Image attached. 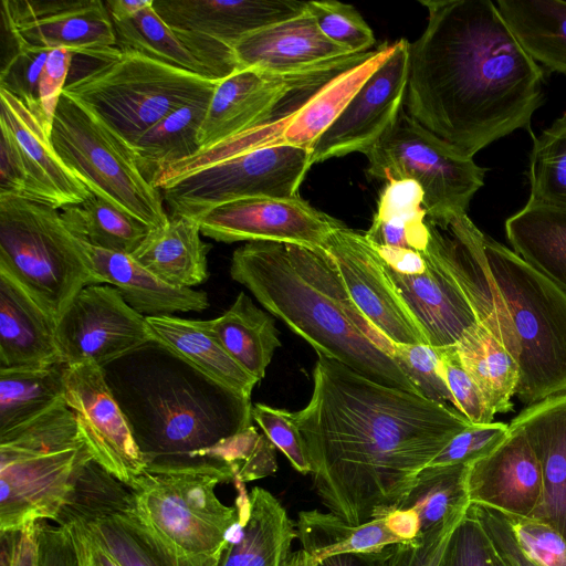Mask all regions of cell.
<instances>
[{
    "mask_svg": "<svg viewBox=\"0 0 566 566\" xmlns=\"http://www.w3.org/2000/svg\"><path fill=\"white\" fill-rule=\"evenodd\" d=\"M293 412L317 496L352 524L387 515L470 421L455 408L378 384L321 355Z\"/></svg>",
    "mask_w": 566,
    "mask_h": 566,
    "instance_id": "1",
    "label": "cell"
},
{
    "mask_svg": "<svg viewBox=\"0 0 566 566\" xmlns=\"http://www.w3.org/2000/svg\"><path fill=\"white\" fill-rule=\"evenodd\" d=\"M428 22L409 44L407 113L472 157L530 125L544 75L491 0H426Z\"/></svg>",
    "mask_w": 566,
    "mask_h": 566,
    "instance_id": "2",
    "label": "cell"
},
{
    "mask_svg": "<svg viewBox=\"0 0 566 566\" xmlns=\"http://www.w3.org/2000/svg\"><path fill=\"white\" fill-rule=\"evenodd\" d=\"M230 275L317 355L420 395L395 360L394 345L352 300L324 247L248 242L233 252Z\"/></svg>",
    "mask_w": 566,
    "mask_h": 566,
    "instance_id": "3",
    "label": "cell"
},
{
    "mask_svg": "<svg viewBox=\"0 0 566 566\" xmlns=\"http://www.w3.org/2000/svg\"><path fill=\"white\" fill-rule=\"evenodd\" d=\"M233 480L230 468L212 459L154 460L126 485L172 566H218L237 509L223 504L216 489Z\"/></svg>",
    "mask_w": 566,
    "mask_h": 566,
    "instance_id": "4",
    "label": "cell"
},
{
    "mask_svg": "<svg viewBox=\"0 0 566 566\" xmlns=\"http://www.w3.org/2000/svg\"><path fill=\"white\" fill-rule=\"evenodd\" d=\"M91 460L65 401L0 434V533L54 522Z\"/></svg>",
    "mask_w": 566,
    "mask_h": 566,
    "instance_id": "5",
    "label": "cell"
},
{
    "mask_svg": "<svg viewBox=\"0 0 566 566\" xmlns=\"http://www.w3.org/2000/svg\"><path fill=\"white\" fill-rule=\"evenodd\" d=\"M483 251L504 322L518 346L515 396L530 406L566 394V292L485 234Z\"/></svg>",
    "mask_w": 566,
    "mask_h": 566,
    "instance_id": "6",
    "label": "cell"
},
{
    "mask_svg": "<svg viewBox=\"0 0 566 566\" xmlns=\"http://www.w3.org/2000/svg\"><path fill=\"white\" fill-rule=\"evenodd\" d=\"M0 269L57 321L82 289L96 284L61 210L21 197L0 196Z\"/></svg>",
    "mask_w": 566,
    "mask_h": 566,
    "instance_id": "7",
    "label": "cell"
},
{
    "mask_svg": "<svg viewBox=\"0 0 566 566\" xmlns=\"http://www.w3.org/2000/svg\"><path fill=\"white\" fill-rule=\"evenodd\" d=\"M218 83L118 49L112 57L67 81L63 92L90 106L133 147L158 120L213 93Z\"/></svg>",
    "mask_w": 566,
    "mask_h": 566,
    "instance_id": "8",
    "label": "cell"
},
{
    "mask_svg": "<svg viewBox=\"0 0 566 566\" xmlns=\"http://www.w3.org/2000/svg\"><path fill=\"white\" fill-rule=\"evenodd\" d=\"M50 140L60 159L92 193L151 229L168 222L163 195L142 174L132 145L90 106L65 92Z\"/></svg>",
    "mask_w": 566,
    "mask_h": 566,
    "instance_id": "9",
    "label": "cell"
},
{
    "mask_svg": "<svg viewBox=\"0 0 566 566\" xmlns=\"http://www.w3.org/2000/svg\"><path fill=\"white\" fill-rule=\"evenodd\" d=\"M364 154L368 177L417 181L423 191L428 218L439 223L467 214L471 199L484 184V168L424 128L405 109Z\"/></svg>",
    "mask_w": 566,
    "mask_h": 566,
    "instance_id": "10",
    "label": "cell"
},
{
    "mask_svg": "<svg viewBox=\"0 0 566 566\" xmlns=\"http://www.w3.org/2000/svg\"><path fill=\"white\" fill-rule=\"evenodd\" d=\"M311 151L291 145L251 149L163 185L170 214L193 218L251 197L294 198L311 168Z\"/></svg>",
    "mask_w": 566,
    "mask_h": 566,
    "instance_id": "11",
    "label": "cell"
},
{
    "mask_svg": "<svg viewBox=\"0 0 566 566\" xmlns=\"http://www.w3.org/2000/svg\"><path fill=\"white\" fill-rule=\"evenodd\" d=\"M59 517L78 523L120 566H172L139 518L129 488L93 460Z\"/></svg>",
    "mask_w": 566,
    "mask_h": 566,
    "instance_id": "12",
    "label": "cell"
},
{
    "mask_svg": "<svg viewBox=\"0 0 566 566\" xmlns=\"http://www.w3.org/2000/svg\"><path fill=\"white\" fill-rule=\"evenodd\" d=\"M7 35L18 49H67L103 61L118 51L113 20L101 0H2Z\"/></svg>",
    "mask_w": 566,
    "mask_h": 566,
    "instance_id": "13",
    "label": "cell"
},
{
    "mask_svg": "<svg viewBox=\"0 0 566 566\" xmlns=\"http://www.w3.org/2000/svg\"><path fill=\"white\" fill-rule=\"evenodd\" d=\"M64 401L92 460L125 484L147 465L146 457L125 413L93 360L66 365Z\"/></svg>",
    "mask_w": 566,
    "mask_h": 566,
    "instance_id": "14",
    "label": "cell"
},
{
    "mask_svg": "<svg viewBox=\"0 0 566 566\" xmlns=\"http://www.w3.org/2000/svg\"><path fill=\"white\" fill-rule=\"evenodd\" d=\"M56 340L65 365L93 360L101 366L153 342L146 317L108 284L76 294L57 321Z\"/></svg>",
    "mask_w": 566,
    "mask_h": 566,
    "instance_id": "15",
    "label": "cell"
},
{
    "mask_svg": "<svg viewBox=\"0 0 566 566\" xmlns=\"http://www.w3.org/2000/svg\"><path fill=\"white\" fill-rule=\"evenodd\" d=\"M352 300L392 345L429 344L424 331L390 279L365 232L336 229L324 244Z\"/></svg>",
    "mask_w": 566,
    "mask_h": 566,
    "instance_id": "16",
    "label": "cell"
},
{
    "mask_svg": "<svg viewBox=\"0 0 566 566\" xmlns=\"http://www.w3.org/2000/svg\"><path fill=\"white\" fill-rule=\"evenodd\" d=\"M201 234L218 242H281L324 247L343 223L302 198L251 197L233 200L193 217Z\"/></svg>",
    "mask_w": 566,
    "mask_h": 566,
    "instance_id": "17",
    "label": "cell"
},
{
    "mask_svg": "<svg viewBox=\"0 0 566 566\" xmlns=\"http://www.w3.org/2000/svg\"><path fill=\"white\" fill-rule=\"evenodd\" d=\"M409 42L399 39L386 61L368 77L311 148V164L365 153L394 124L405 103Z\"/></svg>",
    "mask_w": 566,
    "mask_h": 566,
    "instance_id": "18",
    "label": "cell"
},
{
    "mask_svg": "<svg viewBox=\"0 0 566 566\" xmlns=\"http://www.w3.org/2000/svg\"><path fill=\"white\" fill-rule=\"evenodd\" d=\"M116 46L220 82L240 69L233 48L216 38L167 24L153 4L133 18L113 22Z\"/></svg>",
    "mask_w": 566,
    "mask_h": 566,
    "instance_id": "19",
    "label": "cell"
},
{
    "mask_svg": "<svg viewBox=\"0 0 566 566\" xmlns=\"http://www.w3.org/2000/svg\"><path fill=\"white\" fill-rule=\"evenodd\" d=\"M471 504L532 517L543 494L542 470L524 430L509 424L506 439L468 468Z\"/></svg>",
    "mask_w": 566,
    "mask_h": 566,
    "instance_id": "20",
    "label": "cell"
},
{
    "mask_svg": "<svg viewBox=\"0 0 566 566\" xmlns=\"http://www.w3.org/2000/svg\"><path fill=\"white\" fill-rule=\"evenodd\" d=\"M233 484L237 521L227 532L218 566H285L296 538L295 523L268 490L255 486L248 493L245 483Z\"/></svg>",
    "mask_w": 566,
    "mask_h": 566,
    "instance_id": "21",
    "label": "cell"
},
{
    "mask_svg": "<svg viewBox=\"0 0 566 566\" xmlns=\"http://www.w3.org/2000/svg\"><path fill=\"white\" fill-rule=\"evenodd\" d=\"M0 123L15 137L29 176L25 199L56 209L82 203L92 192L60 159L44 127L29 108L0 88Z\"/></svg>",
    "mask_w": 566,
    "mask_h": 566,
    "instance_id": "22",
    "label": "cell"
},
{
    "mask_svg": "<svg viewBox=\"0 0 566 566\" xmlns=\"http://www.w3.org/2000/svg\"><path fill=\"white\" fill-rule=\"evenodd\" d=\"M297 0H154L158 15L170 27L199 32L229 45L247 34L305 12Z\"/></svg>",
    "mask_w": 566,
    "mask_h": 566,
    "instance_id": "23",
    "label": "cell"
},
{
    "mask_svg": "<svg viewBox=\"0 0 566 566\" xmlns=\"http://www.w3.org/2000/svg\"><path fill=\"white\" fill-rule=\"evenodd\" d=\"M427 268L418 275L387 272L434 348L454 346L479 324L469 301L438 259L427 249Z\"/></svg>",
    "mask_w": 566,
    "mask_h": 566,
    "instance_id": "24",
    "label": "cell"
},
{
    "mask_svg": "<svg viewBox=\"0 0 566 566\" xmlns=\"http://www.w3.org/2000/svg\"><path fill=\"white\" fill-rule=\"evenodd\" d=\"M57 319L0 269V369L63 363Z\"/></svg>",
    "mask_w": 566,
    "mask_h": 566,
    "instance_id": "25",
    "label": "cell"
},
{
    "mask_svg": "<svg viewBox=\"0 0 566 566\" xmlns=\"http://www.w3.org/2000/svg\"><path fill=\"white\" fill-rule=\"evenodd\" d=\"M511 424L524 430L542 470V500L532 517L566 541V394L527 406Z\"/></svg>",
    "mask_w": 566,
    "mask_h": 566,
    "instance_id": "26",
    "label": "cell"
},
{
    "mask_svg": "<svg viewBox=\"0 0 566 566\" xmlns=\"http://www.w3.org/2000/svg\"><path fill=\"white\" fill-rule=\"evenodd\" d=\"M81 241L95 283L116 287L125 302L143 316L200 312L208 307L206 292L171 286L140 265L130 254L104 250Z\"/></svg>",
    "mask_w": 566,
    "mask_h": 566,
    "instance_id": "27",
    "label": "cell"
},
{
    "mask_svg": "<svg viewBox=\"0 0 566 566\" xmlns=\"http://www.w3.org/2000/svg\"><path fill=\"white\" fill-rule=\"evenodd\" d=\"M232 48L240 69L258 67L279 73L352 53L327 39L307 10L247 34Z\"/></svg>",
    "mask_w": 566,
    "mask_h": 566,
    "instance_id": "28",
    "label": "cell"
},
{
    "mask_svg": "<svg viewBox=\"0 0 566 566\" xmlns=\"http://www.w3.org/2000/svg\"><path fill=\"white\" fill-rule=\"evenodd\" d=\"M146 325L153 342L190 364L238 400L250 402L258 380L227 353L208 321L163 315L146 317Z\"/></svg>",
    "mask_w": 566,
    "mask_h": 566,
    "instance_id": "29",
    "label": "cell"
},
{
    "mask_svg": "<svg viewBox=\"0 0 566 566\" xmlns=\"http://www.w3.org/2000/svg\"><path fill=\"white\" fill-rule=\"evenodd\" d=\"M200 234L195 219L169 214L168 222L151 229L130 255L165 283L192 289L209 276L207 254L210 245L201 240Z\"/></svg>",
    "mask_w": 566,
    "mask_h": 566,
    "instance_id": "30",
    "label": "cell"
},
{
    "mask_svg": "<svg viewBox=\"0 0 566 566\" xmlns=\"http://www.w3.org/2000/svg\"><path fill=\"white\" fill-rule=\"evenodd\" d=\"M392 44L382 43L363 62L335 76L291 114L282 129L280 145L311 150L368 77L386 61Z\"/></svg>",
    "mask_w": 566,
    "mask_h": 566,
    "instance_id": "31",
    "label": "cell"
},
{
    "mask_svg": "<svg viewBox=\"0 0 566 566\" xmlns=\"http://www.w3.org/2000/svg\"><path fill=\"white\" fill-rule=\"evenodd\" d=\"M505 230L514 252L566 292V208L527 202Z\"/></svg>",
    "mask_w": 566,
    "mask_h": 566,
    "instance_id": "32",
    "label": "cell"
},
{
    "mask_svg": "<svg viewBox=\"0 0 566 566\" xmlns=\"http://www.w3.org/2000/svg\"><path fill=\"white\" fill-rule=\"evenodd\" d=\"M208 323L227 353L260 381L281 346L274 318L240 292L222 315Z\"/></svg>",
    "mask_w": 566,
    "mask_h": 566,
    "instance_id": "33",
    "label": "cell"
},
{
    "mask_svg": "<svg viewBox=\"0 0 566 566\" xmlns=\"http://www.w3.org/2000/svg\"><path fill=\"white\" fill-rule=\"evenodd\" d=\"M296 538L316 564L345 554H375L403 543L386 526L384 517L352 524L332 512L305 510L297 515Z\"/></svg>",
    "mask_w": 566,
    "mask_h": 566,
    "instance_id": "34",
    "label": "cell"
},
{
    "mask_svg": "<svg viewBox=\"0 0 566 566\" xmlns=\"http://www.w3.org/2000/svg\"><path fill=\"white\" fill-rule=\"evenodd\" d=\"M500 14L523 50L545 67L566 73V2L499 0Z\"/></svg>",
    "mask_w": 566,
    "mask_h": 566,
    "instance_id": "35",
    "label": "cell"
},
{
    "mask_svg": "<svg viewBox=\"0 0 566 566\" xmlns=\"http://www.w3.org/2000/svg\"><path fill=\"white\" fill-rule=\"evenodd\" d=\"M365 235L375 245L424 253L431 233L419 184L410 179L387 181Z\"/></svg>",
    "mask_w": 566,
    "mask_h": 566,
    "instance_id": "36",
    "label": "cell"
},
{
    "mask_svg": "<svg viewBox=\"0 0 566 566\" xmlns=\"http://www.w3.org/2000/svg\"><path fill=\"white\" fill-rule=\"evenodd\" d=\"M212 94L167 114L133 145L137 165L150 184L160 169L200 150L198 136Z\"/></svg>",
    "mask_w": 566,
    "mask_h": 566,
    "instance_id": "37",
    "label": "cell"
},
{
    "mask_svg": "<svg viewBox=\"0 0 566 566\" xmlns=\"http://www.w3.org/2000/svg\"><path fill=\"white\" fill-rule=\"evenodd\" d=\"M454 347L489 409L494 415L514 409L511 398L516 392L520 367L504 345L478 324Z\"/></svg>",
    "mask_w": 566,
    "mask_h": 566,
    "instance_id": "38",
    "label": "cell"
},
{
    "mask_svg": "<svg viewBox=\"0 0 566 566\" xmlns=\"http://www.w3.org/2000/svg\"><path fill=\"white\" fill-rule=\"evenodd\" d=\"M64 363L0 369V434L64 401Z\"/></svg>",
    "mask_w": 566,
    "mask_h": 566,
    "instance_id": "39",
    "label": "cell"
},
{
    "mask_svg": "<svg viewBox=\"0 0 566 566\" xmlns=\"http://www.w3.org/2000/svg\"><path fill=\"white\" fill-rule=\"evenodd\" d=\"M468 468L469 464L427 465L419 472L398 507L418 514L421 534L465 516L471 505Z\"/></svg>",
    "mask_w": 566,
    "mask_h": 566,
    "instance_id": "40",
    "label": "cell"
},
{
    "mask_svg": "<svg viewBox=\"0 0 566 566\" xmlns=\"http://www.w3.org/2000/svg\"><path fill=\"white\" fill-rule=\"evenodd\" d=\"M70 229L91 245L134 253L151 228L104 198L92 193L80 205L61 209Z\"/></svg>",
    "mask_w": 566,
    "mask_h": 566,
    "instance_id": "41",
    "label": "cell"
},
{
    "mask_svg": "<svg viewBox=\"0 0 566 566\" xmlns=\"http://www.w3.org/2000/svg\"><path fill=\"white\" fill-rule=\"evenodd\" d=\"M528 203L566 208V113L533 138Z\"/></svg>",
    "mask_w": 566,
    "mask_h": 566,
    "instance_id": "42",
    "label": "cell"
},
{
    "mask_svg": "<svg viewBox=\"0 0 566 566\" xmlns=\"http://www.w3.org/2000/svg\"><path fill=\"white\" fill-rule=\"evenodd\" d=\"M275 449L265 434L259 433L251 424H243L189 459L219 461L230 468L234 480L247 483L277 471Z\"/></svg>",
    "mask_w": 566,
    "mask_h": 566,
    "instance_id": "43",
    "label": "cell"
},
{
    "mask_svg": "<svg viewBox=\"0 0 566 566\" xmlns=\"http://www.w3.org/2000/svg\"><path fill=\"white\" fill-rule=\"evenodd\" d=\"M306 10L323 34L348 52H368L376 43L373 30L352 4L335 0L307 1Z\"/></svg>",
    "mask_w": 566,
    "mask_h": 566,
    "instance_id": "44",
    "label": "cell"
},
{
    "mask_svg": "<svg viewBox=\"0 0 566 566\" xmlns=\"http://www.w3.org/2000/svg\"><path fill=\"white\" fill-rule=\"evenodd\" d=\"M392 356L421 396L454 408L438 348L429 344H396Z\"/></svg>",
    "mask_w": 566,
    "mask_h": 566,
    "instance_id": "45",
    "label": "cell"
},
{
    "mask_svg": "<svg viewBox=\"0 0 566 566\" xmlns=\"http://www.w3.org/2000/svg\"><path fill=\"white\" fill-rule=\"evenodd\" d=\"M461 520L422 533L409 543H396L373 554L377 566H444L453 532Z\"/></svg>",
    "mask_w": 566,
    "mask_h": 566,
    "instance_id": "46",
    "label": "cell"
},
{
    "mask_svg": "<svg viewBox=\"0 0 566 566\" xmlns=\"http://www.w3.org/2000/svg\"><path fill=\"white\" fill-rule=\"evenodd\" d=\"M49 52L18 49L2 62L0 71V88L21 101L41 124L39 83Z\"/></svg>",
    "mask_w": 566,
    "mask_h": 566,
    "instance_id": "47",
    "label": "cell"
},
{
    "mask_svg": "<svg viewBox=\"0 0 566 566\" xmlns=\"http://www.w3.org/2000/svg\"><path fill=\"white\" fill-rule=\"evenodd\" d=\"M524 554L541 566H566V541L549 524L501 513Z\"/></svg>",
    "mask_w": 566,
    "mask_h": 566,
    "instance_id": "48",
    "label": "cell"
},
{
    "mask_svg": "<svg viewBox=\"0 0 566 566\" xmlns=\"http://www.w3.org/2000/svg\"><path fill=\"white\" fill-rule=\"evenodd\" d=\"M438 349L454 408L472 424L493 422L495 415L486 406L480 389L464 368L455 347Z\"/></svg>",
    "mask_w": 566,
    "mask_h": 566,
    "instance_id": "49",
    "label": "cell"
},
{
    "mask_svg": "<svg viewBox=\"0 0 566 566\" xmlns=\"http://www.w3.org/2000/svg\"><path fill=\"white\" fill-rule=\"evenodd\" d=\"M251 417L262 429L263 434L287 458L297 472L311 473V465L293 412L264 403H255L251 409Z\"/></svg>",
    "mask_w": 566,
    "mask_h": 566,
    "instance_id": "50",
    "label": "cell"
},
{
    "mask_svg": "<svg viewBox=\"0 0 566 566\" xmlns=\"http://www.w3.org/2000/svg\"><path fill=\"white\" fill-rule=\"evenodd\" d=\"M509 424H471L458 433L429 465L470 464L495 450L507 437Z\"/></svg>",
    "mask_w": 566,
    "mask_h": 566,
    "instance_id": "51",
    "label": "cell"
},
{
    "mask_svg": "<svg viewBox=\"0 0 566 566\" xmlns=\"http://www.w3.org/2000/svg\"><path fill=\"white\" fill-rule=\"evenodd\" d=\"M492 545L470 507L452 534L444 566H493Z\"/></svg>",
    "mask_w": 566,
    "mask_h": 566,
    "instance_id": "52",
    "label": "cell"
},
{
    "mask_svg": "<svg viewBox=\"0 0 566 566\" xmlns=\"http://www.w3.org/2000/svg\"><path fill=\"white\" fill-rule=\"evenodd\" d=\"M75 53L67 49L49 52L39 83V99L42 111V126L51 135L55 112L67 83L70 67Z\"/></svg>",
    "mask_w": 566,
    "mask_h": 566,
    "instance_id": "53",
    "label": "cell"
},
{
    "mask_svg": "<svg viewBox=\"0 0 566 566\" xmlns=\"http://www.w3.org/2000/svg\"><path fill=\"white\" fill-rule=\"evenodd\" d=\"M470 511L494 551L513 566H541L524 554L509 523L500 512L478 504H471Z\"/></svg>",
    "mask_w": 566,
    "mask_h": 566,
    "instance_id": "54",
    "label": "cell"
},
{
    "mask_svg": "<svg viewBox=\"0 0 566 566\" xmlns=\"http://www.w3.org/2000/svg\"><path fill=\"white\" fill-rule=\"evenodd\" d=\"M35 566H78L75 547L69 531L49 521L35 523Z\"/></svg>",
    "mask_w": 566,
    "mask_h": 566,
    "instance_id": "55",
    "label": "cell"
},
{
    "mask_svg": "<svg viewBox=\"0 0 566 566\" xmlns=\"http://www.w3.org/2000/svg\"><path fill=\"white\" fill-rule=\"evenodd\" d=\"M0 129V196L25 198L29 176L21 148L4 124Z\"/></svg>",
    "mask_w": 566,
    "mask_h": 566,
    "instance_id": "56",
    "label": "cell"
},
{
    "mask_svg": "<svg viewBox=\"0 0 566 566\" xmlns=\"http://www.w3.org/2000/svg\"><path fill=\"white\" fill-rule=\"evenodd\" d=\"M55 523L69 531L78 566H120L78 523L65 517L56 518Z\"/></svg>",
    "mask_w": 566,
    "mask_h": 566,
    "instance_id": "57",
    "label": "cell"
},
{
    "mask_svg": "<svg viewBox=\"0 0 566 566\" xmlns=\"http://www.w3.org/2000/svg\"><path fill=\"white\" fill-rule=\"evenodd\" d=\"M373 245L384 263L398 274L418 275L423 273L427 268L423 253L399 248Z\"/></svg>",
    "mask_w": 566,
    "mask_h": 566,
    "instance_id": "58",
    "label": "cell"
},
{
    "mask_svg": "<svg viewBox=\"0 0 566 566\" xmlns=\"http://www.w3.org/2000/svg\"><path fill=\"white\" fill-rule=\"evenodd\" d=\"M384 521L388 530L403 543L421 535L419 516L411 509H395L384 516Z\"/></svg>",
    "mask_w": 566,
    "mask_h": 566,
    "instance_id": "59",
    "label": "cell"
},
{
    "mask_svg": "<svg viewBox=\"0 0 566 566\" xmlns=\"http://www.w3.org/2000/svg\"><path fill=\"white\" fill-rule=\"evenodd\" d=\"M105 3L113 22H120L150 7L154 0H108Z\"/></svg>",
    "mask_w": 566,
    "mask_h": 566,
    "instance_id": "60",
    "label": "cell"
},
{
    "mask_svg": "<svg viewBox=\"0 0 566 566\" xmlns=\"http://www.w3.org/2000/svg\"><path fill=\"white\" fill-rule=\"evenodd\" d=\"M317 566H377L373 554H345L328 557Z\"/></svg>",
    "mask_w": 566,
    "mask_h": 566,
    "instance_id": "61",
    "label": "cell"
},
{
    "mask_svg": "<svg viewBox=\"0 0 566 566\" xmlns=\"http://www.w3.org/2000/svg\"><path fill=\"white\" fill-rule=\"evenodd\" d=\"M285 566H317V564L302 549L293 552Z\"/></svg>",
    "mask_w": 566,
    "mask_h": 566,
    "instance_id": "62",
    "label": "cell"
},
{
    "mask_svg": "<svg viewBox=\"0 0 566 566\" xmlns=\"http://www.w3.org/2000/svg\"><path fill=\"white\" fill-rule=\"evenodd\" d=\"M492 549H493V554H492L493 566H513L507 559H505L503 556L497 554L493 547H492Z\"/></svg>",
    "mask_w": 566,
    "mask_h": 566,
    "instance_id": "63",
    "label": "cell"
}]
</instances>
